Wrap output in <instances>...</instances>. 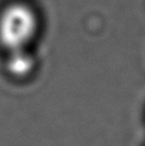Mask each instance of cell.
Returning a JSON list of instances; mask_svg holds the SVG:
<instances>
[{"mask_svg":"<svg viewBox=\"0 0 145 146\" xmlns=\"http://www.w3.org/2000/svg\"><path fill=\"white\" fill-rule=\"evenodd\" d=\"M6 38L13 46H23L35 33L36 21L32 11L25 7H15L6 21Z\"/></svg>","mask_w":145,"mask_h":146,"instance_id":"cell-1","label":"cell"}]
</instances>
